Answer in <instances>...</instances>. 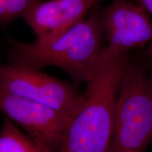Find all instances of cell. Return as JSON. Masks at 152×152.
<instances>
[{
	"label": "cell",
	"mask_w": 152,
	"mask_h": 152,
	"mask_svg": "<svg viewBox=\"0 0 152 152\" xmlns=\"http://www.w3.org/2000/svg\"><path fill=\"white\" fill-rule=\"evenodd\" d=\"M147 54L149 55V56L152 57V41L149 44V46H148L147 50Z\"/></svg>",
	"instance_id": "cell-12"
},
{
	"label": "cell",
	"mask_w": 152,
	"mask_h": 152,
	"mask_svg": "<svg viewBox=\"0 0 152 152\" xmlns=\"http://www.w3.org/2000/svg\"><path fill=\"white\" fill-rule=\"evenodd\" d=\"M42 71L9 63L0 64V89L55 110L72 119L85 101V94Z\"/></svg>",
	"instance_id": "cell-4"
},
{
	"label": "cell",
	"mask_w": 152,
	"mask_h": 152,
	"mask_svg": "<svg viewBox=\"0 0 152 152\" xmlns=\"http://www.w3.org/2000/svg\"><path fill=\"white\" fill-rule=\"evenodd\" d=\"M130 61L128 54H111L104 47L58 152H108L120 85Z\"/></svg>",
	"instance_id": "cell-1"
},
{
	"label": "cell",
	"mask_w": 152,
	"mask_h": 152,
	"mask_svg": "<svg viewBox=\"0 0 152 152\" xmlns=\"http://www.w3.org/2000/svg\"><path fill=\"white\" fill-rule=\"evenodd\" d=\"M152 142V94L149 75L130 61L118 94L108 152H146Z\"/></svg>",
	"instance_id": "cell-3"
},
{
	"label": "cell",
	"mask_w": 152,
	"mask_h": 152,
	"mask_svg": "<svg viewBox=\"0 0 152 152\" xmlns=\"http://www.w3.org/2000/svg\"><path fill=\"white\" fill-rule=\"evenodd\" d=\"M11 22L5 0H0V24L1 26H6Z\"/></svg>",
	"instance_id": "cell-10"
},
{
	"label": "cell",
	"mask_w": 152,
	"mask_h": 152,
	"mask_svg": "<svg viewBox=\"0 0 152 152\" xmlns=\"http://www.w3.org/2000/svg\"><path fill=\"white\" fill-rule=\"evenodd\" d=\"M140 4L142 6L146 11L152 14V0H137Z\"/></svg>",
	"instance_id": "cell-11"
},
{
	"label": "cell",
	"mask_w": 152,
	"mask_h": 152,
	"mask_svg": "<svg viewBox=\"0 0 152 152\" xmlns=\"http://www.w3.org/2000/svg\"><path fill=\"white\" fill-rule=\"evenodd\" d=\"M0 111L30 137L52 152H58L71 119L28 99L0 89Z\"/></svg>",
	"instance_id": "cell-5"
},
{
	"label": "cell",
	"mask_w": 152,
	"mask_h": 152,
	"mask_svg": "<svg viewBox=\"0 0 152 152\" xmlns=\"http://www.w3.org/2000/svg\"><path fill=\"white\" fill-rule=\"evenodd\" d=\"M98 0H49L34 4L22 17L37 40H48L65 33L84 19Z\"/></svg>",
	"instance_id": "cell-7"
},
{
	"label": "cell",
	"mask_w": 152,
	"mask_h": 152,
	"mask_svg": "<svg viewBox=\"0 0 152 152\" xmlns=\"http://www.w3.org/2000/svg\"><path fill=\"white\" fill-rule=\"evenodd\" d=\"M149 84L150 90H151V92L152 94V72L149 75Z\"/></svg>",
	"instance_id": "cell-13"
},
{
	"label": "cell",
	"mask_w": 152,
	"mask_h": 152,
	"mask_svg": "<svg viewBox=\"0 0 152 152\" xmlns=\"http://www.w3.org/2000/svg\"><path fill=\"white\" fill-rule=\"evenodd\" d=\"M98 1H99V0H98Z\"/></svg>",
	"instance_id": "cell-14"
},
{
	"label": "cell",
	"mask_w": 152,
	"mask_h": 152,
	"mask_svg": "<svg viewBox=\"0 0 152 152\" xmlns=\"http://www.w3.org/2000/svg\"><path fill=\"white\" fill-rule=\"evenodd\" d=\"M4 117L0 132V152H52L21 132L10 119Z\"/></svg>",
	"instance_id": "cell-8"
},
{
	"label": "cell",
	"mask_w": 152,
	"mask_h": 152,
	"mask_svg": "<svg viewBox=\"0 0 152 152\" xmlns=\"http://www.w3.org/2000/svg\"><path fill=\"white\" fill-rule=\"evenodd\" d=\"M38 1L39 0H5L11 21L19 16H22L25 11Z\"/></svg>",
	"instance_id": "cell-9"
},
{
	"label": "cell",
	"mask_w": 152,
	"mask_h": 152,
	"mask_svg": "<svg viewBox=\"0 0 152 152\" xmlns=\"http://www.w3.org/2000/svg\"><path fill=\"white\" fill-rule=\"evenodd\" d=\"M99 16L108 52L128 54L132 49L152 41V22L140 4L127 0H114Z\"/></svg>",
	"instance_id": "cell-6"
},
{
	"label": "cell",
	"mask_w": 152,
	"mask_h": 152,
	"mask_svg": "<svg viewBox=\"0 0 152 152\" xmlns=\"http://www.w3.org/2000/svg\"><path fill=\"white\" fill-rule=\"evenodd\" d=\"M104 40L99 16L94 14L48 40L23 43L9 39V61L38 71L54 66L65 71L74 85H80L92 77Z\"/></svg>",
	"instance_id": "cell-2"
}]
</instances>
